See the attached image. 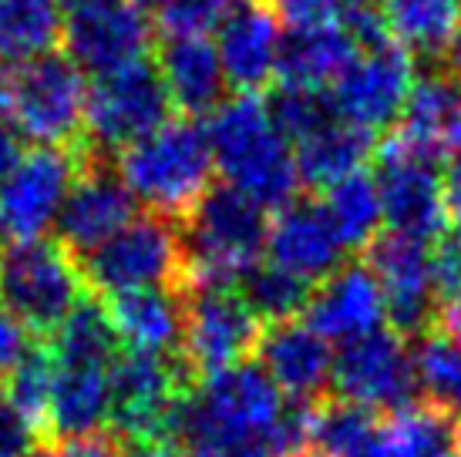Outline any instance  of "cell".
Wrapping results in <instances>:
<instances>
[{"instance_id": "2e32d148", "label": "cell", "mask_w": 461, "mask_h": 457, "mask_svg": "<svg viewBox=\"0 0 461 457\" xmlns=\"http://www.w3.org/2000/svg\"><path fill=\"white\" fill-rule=\"evenodd\" d=\"M135 216H139V202L129 192V185L122 182L115 162L108 155L95 152L68 192L61 212H58V222H54L58 236L54 239L75 259H81V255L95 253L98 246H104Z\"/></svg>"}, {"instance_id": "8d00e7d4", "label": "cell", "mask_w": 461, "mask_h": 457, "mask_svg": "<svg viewBox=\"0 0 461 457\" xmlns=\"http://www.w3.org/2000/svg\"><path fill=\"white\" fill-rule=\"evenodd\" d=\"M51 441L0 387V457H34Z\"/></svg>"}, {"instance_id": "7402d4cb", "label": "cell", "mask_w": 461, "mask_h": 457, "mask_svg": "<svg viewBox=\"0 0 461 457\" xmlns=\"http://www.w3.org/2000/svg\"><path fill=\"white\" fill-rule=\"evenodd\" d=\"M155 67L166 81L172 108H179L182 118L212 114L226 102V75L209 38H166Z\"/></svg>"}, {"instance_id": "277c9868", "label": "cell", "mask_w": 461, "mask_h": 457, "mask_svg": "<svg viewBox=\"0 0 461 457\" xmlns=\"http://www.w3.org/2000/svg\"><path fill=\"white\" fill-rule=\"evenodd\" d=\"M179 228L193 282L236 286L246 269L263 263L269 216L253 199L222 182L205 192Z\"/></svg>"}, {"instance_id": "5bb4252c", "label": "cell", "mask_w": 461, "mask_h": 457, "mask_svg": "<svg viewBox=\"0 0 461 457\" xmlns=\"http://www.w3.org/2000/svg\"><path fill=\"white\" fill-rule=\"evenodd\" d=\"M65 27L61 40L68 58L91 75H108L118 67L145 61L152 44V27L129 0H61Z\"/></svg>"}, {"instance_id": "f6af8a7d", "label": "cell", "mask_w": 461, "mask_h": 457, "mask_svg": "<svg viewBox=\"0 0 461 457\" xmlns=\"http://www.w3.org/2000/svg\"><path fill=\"white\" fill-rule=\"evenodd\" d=\"M129 4H135L139 11H158V4H162V0H129Z\"/></svg>"}, {"instance_id": "5b68a950", "label": "cell", "mask_w": 461, "mask_h": 457, "mask_svg": "<svg viewBox=\"0 0 461 457\" xmlns=\"http://www.w3.org/2000/svg\"><path fill=\"white\" fill-rule=\"evenodd\" d=\"M182 354H118L108 381V427L122 444H168L182 404L195 394Z\"/></svg>"}, {"instance_id": "7a4b0ae2", "label": "cell", "mask_w": 461, "mask_h": 457, "mask_svg": "<svg viewBox=\"0 0 461 457\" xmlns=\"http://www.w3.org/2000/svg\"><path fill=\"white\" fill-rule=\"evenodd\" d=\"M115 168L145 212L182 219L212 189V148L195 118H172L115 155Z\"/></svg>"}, {"instance_id": "30bf717a", "label": "cell", "mask_w": 461, "mask_h": 457, "mask_svg": "<svg viewBox=\"0 0 461 457\" xmlns=\"http://www.w3.org/2000/svg\"><path fill=\"white\" fill-rule=\"evenodd\" d=\"M91 155L95 148L88 141L75 148L38 145L21 155L11 175L0 182V246L44 239Z\"/></svg>"}, {"instance_id": "f546056e", "label": "cell", "mask_w": 461, "mask_h": 457, "mask_svg": "<svg viewBox=\"0 0 461 457\" xmlns=\"http://www.w3.org/2000/svg\"><path fill=\"white\" fill-rule=\"evenodd\" d=\"M377 414L337 397H323L310 407L307 454L313 457H371L377 437Z\"/></svg>"}, {"instance_id": "bcb514c9", "label": "cell", "mask_w": 461, "mask_h": 457, "mask_svg": "<svg viewBox=\"0 0 461 457\" xmlns=\"http://www.w3.org/2000/svg\"><path fill=\"white\" fill-rule=\"evenodd\" d=\"M0 108H4V75H0Z\"/></svg>"}, {"instance_id": "d590c367", "label": "cell", "mask_w": 461, "mask_h": 457, "mask_svg": "<svg viewBox=\"0 0 461 457\" xmlns=\"http://www.w3.org/2000/svg\"><path fill=\"white\" fill-rule=\"evenodd\" d=\"M246 0H162L158 27L166 38H205V31L219 27Z\"/></svg>"}, {"instance_id": "74e56055", "label": "cell", "mask_w": 461, "mask_h": 457, "mask_svg": "<svg viewBox=\"0 0 461 457\" xmlns=\"http://www.w3.org/2000/svg\"><path fill=\"white\" fill-rule=\"evenodd\" d=\"M431 273H435L438 303L461 300V232H445L431 246Z\"/></svg>"}, {"instance_id": "7bdbcfd3", "label": "cell", "mask_w": 461, "mask_h": 457, "mask_svg": "<svg viewBox=\"0 0 461 457\" xmlns=\"http://www.w3.org/2000/svg\"><path fill=\"white\" fill-rule=\"evenodd\" d=\"M445 209L455 228L461 232V158H455V166L445 172Z\"/></svg>"}, {"instance_id": "f35d334b", "label": "cell", "mask_w": 461, "mask_h": 457, "mask_svg": "<svg viewBox=\"0 0 461 457\" xmlns=\"http://www.w3.org/2000/svg\"><path fill=\"white\" fill-rule=\"evenodd\" d=\"M290 27H313V24H340L347 0H267Z\"/></svg>"}, {"instance_id": "7dc6e473", "label": "cell", "mask_w": 461, "mask_h": 457, "mask_svg": "<svg viewBox=\"0 0 461 457\" xmlns=\"http://www.w3.org/2000/svg\"><path fill=\"white\" fill-rule=\"evenodd\" d=\"M458 457H461V447H458Z\"/></svg>"}, {"instance_id": "7c38bea8", "label": "cell", "mask_w": 461, "mask_h": 457, "mask_svg": "<svg viewBox=\"0 0 461 457\" xmlns=\"http://www.w3.org/2000/svg\"><path fill=\"white\" fill-rule=\"evenodd\" d=\"M330 397L364 410H401L418 400V373L408 340L391 327L340 343L333 354Z\"/></svg>"}, {"instance_id": "d6a6232c", "label": "cell", "mask_w": 461, "mask_h": 457, "mask_svg": "<svg viewBox=\"0 0 461 457\" xmlns=\"http://www.w3.org/2000/svg\"><path fill=\"white\" fill-rule=\"evenodd\" d=\"M330 212L333 226L340 232L347 249H367L377 236H381V222H384V209H381V192L374 175L354 172V175L340 178L337 185L327 189V199H321Z\"/></svg>"}, {"instance_id": "6da1fadb", "label": "cell", "mask_w": 461, "mask_h": 457, "mask_svg": "<svg viewBox=\"0 0 461 457\" xmlns=\"http://www.w3.org/2000/svg\"><path fill=\"white\" fill-rule=\"evenodd\" d=\"M205 139L216 172L230 189L243 192L259 209L276 212L296 199L300 172L290 141L276 128L259 94H232L209 114Z\"/></svg>"}, {"instance_id": "e0dca14e", "label": "cell", "mask_w": 461, "mask_h": 457, "mask_svg": "<svg viewBox=\"0 0 461 457\" xmlns=\"http://www.w3.org/2000/svg\"><path fill=\"white\" fill-rule=\"evenodd\" d=\"M347 246L321 199H294L269 219V263L296 280L321 286L344 266Z\"/></svg>"}, {"instance_id": "83f0119b", "label": "cell", "mask_w": 461, "mask_h": 457, "mask_svg": "<svg viewBox=\"0 0 461 457\" xmlns=\"http://www.w3.org/2000/svg\"><path fill=\"white\" fill-rule=\"evenodd\" d=\"M387 34L411 54L445 58L461 38V0H377Z\"/></svg>"}, {"instance_id": "52a82bcc", "label": "cell", "mask_w": 461, "mask_h": 457, "mask_svg": "<svg viewBox=\"0 0 461 457\" xmlns=\"http://www.w3.org/2000/svg\"><path fill=\"white\" fill-rule=\"evenodd\" d=\"M85 296L77 259L58 239L0 246V306L38 340L51 336Z\"/></svg>"}, {"instance_id": "cb8c5ba5", "label": "cell", "mask_w": 461, "mask_h": 457, "mask_svg": "<svg viewBox=\"0 0 461 457\" xmlns=\"http://www.w3.org/2000/svg\"><path fill=\"white\" fill-rule=\"evenodd\" d=\"M357 40L340 24L290 27L280 40V64L276 77L283 88H330L357 58Z\"/></svg>"}, {"instance_id": "44dd1931", "label": "cell", "mask_w": 461, "mask_h": 457, "mask_svg": "<svg viewBox=\"0 0 461 457\" xmlns=\"http://www.w3.org/2000/svg\"><path fill=\"white\" fill-rule=\"evenodd\" d=\"M394 135L435 155L438 162L461 158V75L441 64L435 71L414 77Z\"/></svg>"}, {"instance_id": "ee69618b", "label": "cell", "mask_w": 461, "mask_h": 457, "mask_svg": "<svg viewBox=\"0 0 461 457\" xmlns=\"http://www.w3.org/2000/svg\"><path fill=\"white\" fill-rule=\"evenodd\" d=\"M122 457H189L172 444H122Z\"/></svg>"}, {"instance_id": "60d3db41", "label": "cell", "mask_w": 461, "mask_h": 457, "mask_svg": "<svg viewBox=\"0 0 461 457\" xmlns=\"http://www.w3.org/2000/svg\"><path fill=\"white\" fill-rule=\"evenodd\" d=\"M48 457H122V441L112 434H88L48 444Z\"/></svg>"}, {"instance_id": "d6986e66", "label": "cell", "mask_w": 461, "mask_h": 457, "mask_svg": "<svg viewBox=\"0 0 461 457\" xmlns=\"http://www.w3.org/2000/svg\"><path fill=\"white\" fill-rule=\"evenodd\" d=\"M280 40V13L267 0H246L243 7H236L219 24L216 38L226 85H232L236 94H257L259 88H267L269 77H276Z\"/></svg>"}, {"instance_id": "603a6c76", "label": "cell", "mask_w": 461, "mask_h": 457, "mask_svg": "<svg viewBox=\"0 0 461 457\" xmlns=\"http://www.w3.org/2000/svg\"><path fill=\"white\" fill-rule=\"evenodd\" d=\"M125 350L135 354H182L185 303L182 290H139L102 300Z\"/></svg>"}, {"instance_id": "ba28073f", "label": "cell", "mask_w": 461, "mask_h": 457, "mask_svg": "<svg viewBox=\"0 0 461 457\" xmlns=\"http://www.w3.org/2000/svg\"><path fill=\"white\" fill-rule=\"evenodd\" d=\"M182 303H185L182 360L189 363L199 383L257 356L263 323L249 313L236 286L189 282L182 290Z\"/></svg>"}, {"instance_id": "ab89813d", "label": "cell", "mask_w": 461, "mask_h": 457, "mask_svg": "<svg viewBox=\"0 0 461 457\" xmlns=\"http://www.w3.org/2000/svg\"><path fill=\"white\" fill-rule=\"evenodd\" d=\"M34 346V333L21 327L11 313H4L0 309V377L7 381L11 377V370L21 363V356L27 354Z\"/></svg>"}, {"instance_id": "f1b7e54d", "label": "cell", "mask_w": 461, "mask_h": 457, "mask_svg": "<svg viewBox=\"0 0 461 457\" xmlns=\"http://www.w3.org/2000/svg\"><path fill=\"white\" fill-rule=\"evenodd\" d=\"M44 343L51 346L58 367L112 370V363L122 354V340L108 319V309L91 292L68 313V319L51 336H44Z\"/></svg>"}, {"instance_id": "d4e9b609", "label": "cell", "mask_w": 461, "mask_h": 457, "mask_svg": "<svg viewBox=\"0 0 461 457\" xmlns=\"http://www.w3.org/2000/svg\"><path fill=\"white\" fill-rule=\"evenodd\" d=\"M461 420L428 400L391 410L377 420L371 457H458Z\"/></svg>"}, {"instance_id": "484cf974", "label": "cell", "mask_w": 461, "mask_h": 457, "mask_svg": "<svg viewBox=\"0 0 461 457\" xmlns=\"http://www.w3.org/2000/svg\"><path fill=\"white\" fill-rule=\"evenodd\" d=\"M374 152H377V135L347 125L344 118H333L330 125H323L321 131L294 145L300 185L330 189L340 178L364 172Z\"/></svg>"}, {"instance_id": "4316f807", "label": "cell", "mask_w": 461, "mask_h": 457, "mask_svg": "<svg viewBox=\"0 0 461 457\" xmlns=\"http://www.w3.org/2000/svg\"><path fill=\"white\" fill-rule=\"evenodd\" d=\"M115 367V363H112ZM108 381L112 370L98 367H58L54 394L48 404V441L102 434L108 424Z\"/></svg>"}, {"instance_id": "e575fe53", "label": "cell", "mask_w": 461, "mask_h": 457, "mask_svg": "<svg viewBox=\"0 0 461 457\" xmlns=\"http://www.w3.org/2000/svg\"><path fill=\"white\" fill-rule=\"evenodd\" d=\"M54 381H58V363H54L51 346L44 340H34V346L21 356V363L11 370L7 387H4L14 404L44 431V437H48L44 424H48V404H51L54 394Z\"/></svg>"}, {"instance_id": "836d02e7", "label": "cell", "mask_w": 461, "mask_h": 457, "mask_svg": "<svg viewBox=\"0 0 461 457\" xmlns=\"http://www.w3.org/2000/svg\"><path fill=\"white\" fill-rule=\"evenodd\" d=\"M317 286L296 280L290 273L276 269L273 263H257L253 269H246L236 280V292L243 296V303L249 306V313L259 323H290L307 313V303Z\"/></svg>"}, {"instance_id": "9c48e42d", "label": "cell", "mask_w": 461, "mask_h": 457, "mask_svg": "<svg viewBox=\"0 0 461 457\" xmlns=\"http://www.w3.org/2000/svg\"><path fill=\"white\" fill-rule=\"evenodd\" d=\"M166 121H172V98L155 64L135 61L98 75L88 88L85 135L91 148L108 158L152 135Z\"/></svg>"}, {"instance_id": "4dcf8cb0", "label": "cell", "mask_w": 461, "mask_h": 457, "mask_svg": "<svg viewBox=\"0 0 461 457\" xmlns=\"http://www.w3.org/2000/svg\"><path fill=\"white\" fill-rule=\"evenodd\" d=\"M61 0H0V58L21 64L61 40Z\"/></svg>"}, {"instance_id": "8fae6325", "label": "cell", "mask_w": 461, "mask_h": 457, "mask_svg": "<svg viewBox=\"0 0 461 457\" xmlns=\"http://www.w3.org/2000/svg\"><path fill=\"white\" fill-rule=\"evenodd\" d=\"M374 182L391 232L424 242L445 236V175L435 155L414 148L401 135H391L374 152Z\"/></svg>"}, {"instance_id": "1f68e13d", "label": "cell", "mask_w": 461, "mask_h": 457, "mask_svg": "<svg viewBox=\"0 0 461 457\" xmlns=\"http://www.w3.org/2000/svg\"><path fill=\"white\" fill-rule=\"evenodd\" d=\"M414 373L418 394L431 407L461 420V336H451L431 323V330L418 336Z\"/></svg>"}, {"instance_id": "ffe728a7", "label": "cell", "mask_w": 461, "mask_h": 457, "mask_svg": "<svg viewBox=\"0 0 461 457\" xmlns=\"http://www.w3.org/2000/svg\"><path fill=\"white\" fill-rule=\"evenodd\" d=\"M384 317V296L371 269L364 263H344L330 280L313 290L303 323L313 333H321L327 343H347L381 330Z\"/></svg>"}, {"instance_id": "8992f818", "label": "cell", "mask_w": 461, "mask_h": 457, "mask_svg": "<svg viewBox=\"0 0 461 457\" xmlns=\"http://www.w3.org/2000/svg\"><path fill=\"white\" fill-rule=\"evenodd\" d=\"M4 108L11 114L17 135L48 145V148H75L85 145V112H88V85L85 71L65 54H41L31 61L14 64L4 77Z\"/></svg>"}, {"instance_id": "b9f144b4", "label": "cell", "mask_w": 461, "mask_h": 457, "mask_svg": "<svg viewBox=\"0 0 461 457\" xmlns=\"http://www.w3.org/2000/svg\"><path fill=\"white\" fill-rule=\"evenodd\" d=\"M21 139H17V131L11 125H4L0 121V182L11 175L14 166L21 162Z\"/></svg>"}, {"instance_id": "3957f363", "label": "cell", "mask_w": 461, "mask_h": 457, "mask_svg": "<svg viewBox=\"0 0 461 457\" xmlns=\"http://www.w3.org/2000/svg\"><path fill=\"white\" fill-rule=\"evenodd\" d=\"M77 269L85 290L98 300L139 290H185L193 282L179 222L155 212L135 216L104 246L81 255Z\"/></svg>"}, {"instance_id": "ac0fdd59", "label": "cell", "mask_w": 461, "mask_h": 457, "mask_svg": "<svg viewBox=\"0 0 461 457\" xmlns=\"http://www.w3.org/2000/svg\"><path fill=\"white\" fill-rule=\"evenodd\" d=\"M257 360L286 400L317 404L323 397H330L333 350L303 319H290L263 330Z\"/></svg>"}, {"instance_id": "4fadbf2b", "label": "cell", "mask_w": 461, "mask_h": 457, "mask_svg": "<svg viewBox=\"0 0 461 457\" xmlns=\"http://www.w3.org/2000/svg\"><path fill=\"white\" fill-rule=\"evenodd\" d=\"M414 88V58L397 40L360 48L347 71L330 85V102L347 125L360 131H387L401 121Z\"/></svg>"}, {"instance_id": "9a60e30c", "label": "cell", "mask_w": 461, "mask_h": 457, "mask_svg": "<svg viewBox=\"0 0 461 457\" xmlns=\"http://www.w3.org/2000/svg\"><path fill=\"white\" fill-rule=\"evenodd\" d=\"M364 266L371 269V276L381 286L391 330L401 333L404 340L431 330L438 317L431 242L387 228L364 249Z\"/></svg>"}]
</instances>
